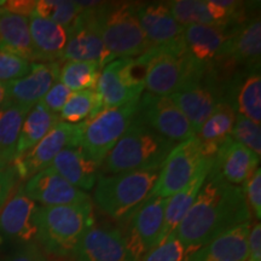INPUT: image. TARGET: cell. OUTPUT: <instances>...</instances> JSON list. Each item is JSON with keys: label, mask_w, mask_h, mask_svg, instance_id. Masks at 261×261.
Here are the masks:
<instances>
[{"label": "cell", "mask_w": 261, "mask_h": 261, "mask_svg": "<svg viewBox=\"0 0 261 261\" xmlns=\"http://www.w3.org/2000/svg\"><path fill=\"white\" fill-rule=\"evenodd\" d=\"M259 163V156L228 137L215 155L212 172L228 184L243 187Z\"/></svg>", "instance_id": "cell-23"}, {"label": "cell", "mask_w": 261, "mask_h": 261, "mask_svg": "<svg viewBox=\"0 0 261 261\" xmlns=\"http://www.w3.org/2000/svg\"><path fill=\"white\" fill-rule=\"evenodd\" d=\"M6 99V84L0 83V107L5 103Z\"/></svg>", "instance_id": "cell-45"}, {"label": "cell", "mask_w": 261, "mask_h": 261, "mask_svg": "<svg viewBox=\"0 0 261 261\" xmlns=\"http://www.w3.org/2000/svg\"><path fill=\"white\" fill-rule=\"evenodd\" d=\"M71 91L65 87L63 84L60 81H56L54 84V86L48 90V92L45 94V97L41 99V103L44 104L45 108H47L51 113L57 114L60 115V113L63 109V107L67 103L68 98L70 97Z\"/></svg>", "instance_id": "cell-40"}, {"label": "cell", "mask_w": 261, "mask_h": 261, "mask_svg": "<svg viewBox=\"0 0 261 261\" xmlns=\"http://www.w3.org/2000/svg\"><path fill=\"white\" fill-rule=\"evenodd\" d=\"M29 29L37 63L61 61L68 41V29L35 14L29 17Z\"/></svg>", "instance_id": "cell-27"}, {"label": "cell", "mask_w": 261, "mask_h": 261, "mask_svg": "<svg viewBox=\"0 0 261 261\" xmlns=\"http://www.w3.org/2000/svg\"><path fill=\"white\" fill-rule=\"evenodd\" d=\"M142 71L144 89L155 96L169 97L180 91L205 69L194 63L185 45L173 47H150L135 58Z\"/></svg>", "instance_id": "cell-4"}, {"label": "cell", "mask_w": 261, "mask_h": 261, "mask_svg": "<svg viewBox=\"0 0 261 261\" xmlns=\"http://www.w3.org/2000/svg\"><path fill=\"white\" fill-rule=\"evenodd\" d=\"M137 116L160 136L177 144L195 137L190 122L171 97L144 92L139 98Z\"/></svg>", "instance_id": "cell-14"}, {"label": "cell", "mask_w": 261, "mask_h": 261, "mask_svg": "<svg viewBox=\"0 0 261 261\" xmlns=\"http://www.w3.org/2000/svg\"><path fill=\"white\" fill-rule=\"evenodd\" d=\"M103 110L102 97L96 89L77 91V92H71L60 113V119L63 122L77 125V123L91 121Z\"/></svg>", "instance_id": "cell-32"}, {"label": "cell", "mask_w": 261, "mask_h": 261, "mask_svg": "<svg viewBox=\"0 0 261 261\" xmlns=\"http://www.w3.org/2000/svg\"><path fill=\"white\" fill-rule=\"evenodd\" d=\"M81 11H83V8H80L76 2L39 0L35 6L34 14L68 29L74 23Z\"/></svg>", "instance_id": "cell-35"}, {"label": "cell", "mask_w": 261, "mask_h": 261, "mask_svg": "<svg viewBox=\"0 0 261 261\" xmlns=\"http://www.w3.org/2000/svg\"><path fill=\"white\" fill-rule=\"evenodd\" d=\"M60 121V115L51 113L41 102L33 106L19 132L15 159L37 145Z\"/></svg>", "instance_id": "cell-30"}, {"label": "cell", "mask_w": 261, "mask_h": 261, "mask_svg": "<svg viewBox=\"0 0 261 261\" xmlns=\"http://www.w3.org/2000/svg\"><path fill=\"white\" fill-rule=\"evenodd\" d=\"M224 100L238 115L261 122L260 68L238 69L224 83Z\"/></svg>", "instance_id": "cell-20"}, {"label": "cell", "mask_w": 261, "mask_h": 261, "mask_svg": "<svg viewBox=\"0 0 261 261\" xmlns=\"http://www.w3.org/2000/svg\"><path fill=\"white\" fill-rule=\"evenodd\" d=\"M32 62L25 58L0 48V83L9 84L29 73Z\"/></svg>", "instance_id": "cell-38"}, {"label": "cell", "mask_w": 261, "mask_h": 261, "mask_svg": "<svg viewBox=\"0 0 261 261\" xmlns=\"http://www.w3.org/2000/svg\"><path fill=\"white\" fill-rule=\"evenodd\" d=\"M261 22L260 15L254 12L242 23L231 29L226 48L218 62H224L237 69L260 68Z\"/></svg>", "instance_id": "cell-19"}, {"label": "cell", "mask_w": 261, "mask_h": 261, "mask_svg": "<svg viewBox=\"0 0 261 261\" xmlns=\"http://www.w3.org/2000/svg\"><path fill=\"white\" fill-rule=\"evenodd\" d=\"M35 6H37L35 0H9L4 3L2 8L15 15L31 17L34 14Z\"/></svg>", "instance_id": "cell-44"}, {"label": "cell", "mask_w": 261, "mask_h": 261, "mask_svg": "<svg viewBox=\"0 0 261 261\" xmlns=\"http://www.w3.org/2000/svg\"><path fill=\"white\" fill-rule=\"evenodd\" d=\"M250 218L243 187L228 184L211 169L173 236L195 250L231 228L249 223Z\"/></svg>", "instance_id": "cell-1"}, {"label": "cell", "mask_w": 261, "mask_h": 261, "mask_svg": "<svg viewBox=\"0 0 261 261\" xmlns=\"http://www.w3.org/2000/svg\"><path fill=\"white\" fill-rule=\"evenodd\" d=\"M169 97L190 122L196 136L215 106L224 100V81L210 67Z\"/></svg>", "instance_id": "cell-10"}, {"label": "cell", "mask_w": 261, "mask_h": 261, "mask_svg": "<svg viewBox=\"0 0 261 261\" xmlns=\"http://www.w3.org/2000/svg\"><path fill=\"white\" fill-rule=\"evenodd\" d=\"M139 3L102 2L98 6L104 46L115 58H137L150 48L137 17Z\"/></svg>", "instance_id": "cell-6"}, {"label": "cell", "mask_w": 261, "mask_h": 261, "mask_svg": "<svg viewBox=\"0 0 261 261\" xmlns=\"http://www.w3.org/2000/svg\"><path fill=\"white\" fill-rule=\"evenodd\" d=\"M100 3L94 8L83 9L74 23L68 28V41L61 60L94 62L102 69L116 60L104 46L98 19V6Z\"/></svg>", "instance_id": "cell-11"}, {"label": "cell", "mask_w": 261, "mask_h": 261, "mask_svg": "<svg viewBox=\"0 0 261 261\" xmlns=\"http://www.w3.org/2000/svg\"><path fill=\"white\" fill-rule=\"evenodd\" d=\"M60 68V62L33 63L27 75L6 84L5 102L31 108L41 102L48 90L58 81Z\"/></svg>", "instance_id": "cell-21"}, {"label": "cell", "mask_w": 261, "mask_h": 261, "mask_svg": "<svg viewBox=\"0 0 261 261\" xmlns=\"http://www.w3.org/2000/svg\"><path fill=\"white\" fill-rule=\"evenodd\" d=\"M167 198L148 197L132 213L120 220L119 230L135 261L158 246L159 237L163 226L165 207Z\"/></svg>", "instance_id": "cell-8"}, {"label": "cell", "mask_w": 261, "mask_h": 261, "mask_svg": "<svg viewBox=\"0 0 261 261\" xmlns=\"http://www.w3.org/2000/svg\"><path fill=\"white\" fill-rule=\"evenodd\" d=\"M190 252L191 249L171 234L167 240L150 249L140 261H185Z\"/></svg>", "instance_id": "cell-37"}, {"label": "cell", "mask_w": 261, "mask_h": 261, "mask_svg": "<svg viewBox=\"0 0 261 261\" xmlns=\"http://www.w3.org/2000/svg\"><path fill=\"white\" fill-rule=\"evenodd\" d=\"M244 196L249 208L250 214L257 221L261 219V171L256 168L255 172L250 175L246 184L243 185Z\"/></svg>", "instance_id": "cell-39"}, {"label": "cell", "mask_w": 261, "mask_h": 261, "mask_svg": "<svg viewBox=\"0 0 261 261\" xmlns=\"http://www.w3.org/2000/svg\"><path fill=\"white\" fill-rule=\"evenodd\" d=\"M100 71V65L94 62L65 61L60 68L58 81L75 92L92 90L96 89Z\"/></svg>", "instance_id": "cell-33"}, {"label": "cell", "mask_w": 261, "mask_h": 261, "mask_svg": "<svg viewBox=\"0 0 261 261\" xmlns=\"http://www.w3.org/2000/svg\"><path fill=\"white\" fill-rule=\"evenodd\" d=\"M231 29L217 25H189L184 29L188 55L198 67L207 69L223 57Z\"/></svg>", "instance_id": "cell-22"}, {"label": "cell", "mask_w": 261, "mask_h": 261, "mask_svg": "<svg viewBox=\"0 0 261 261\" xmlns=\"http://www.w3.org/2000/svg\"><path fill=\"white\" fill-rule=\"evenodd\" d=\"M177 143L166 139L135 116L121 138L100 165V172L117 174L123 172L160 169Z\"/></svg>", "instance_id": "cell-2"}, {"label": "cell", "mask_w": 261, "mask_h": 261, "mask_svg": "<svg viewBox=\"0 0 261 261\" xmlns=\"http://www.w3.org/2000/svg\"><path fill=\"white\" fill-rule=\"evenodd\" d=\"M38 203L19 188L0 208V244H27L37 240Z\"/></svg>", "instance_id": "cell-15"}, {"label": "cell", "mask_w": 261, "mask_h": 261, "mask_svg": "<svg viewBox=\"0 0 261 261\" xmlns=\"http://www.w3.org/2000/svg\"><path fill=\"white\" fill-rule=\"evenodd\" d=\"M94 224L92 201L84 203L39 207L37 241L44 252L73 257L81 237Z\"/></svg>", "instance_id": "cell-3"}, {"label": "cell", "mask_w": 261, "mask_h": 261, "mask_svg": "<svg viewBox=\"0 0 261 261\" xmlns=\"http://www.w3.org/2000/svg\"><path fill=\"white\" fill-rule=\"evenodd\" d=\"M5 261H47L44 250L37 242L21 244Z\"/></svg>", "instance_id": "cell-42"}, {"label": "cell", "mask_w": 261, "mask_h": 261, "mask_svg": "<svg viewBox=\"0 0 261 261\" xmlns=\"http://www.w3.org/2000/svg\"><path fill=\"white\" fill-rule=\"evenodd\" d=\"M73 257L75 261H135L119 228L96 224L81 237Z\"/></svg>", "instance_id": "cell-18"}, {"label": "cell", "mask_w": 261, "mask_h": 261, "mask_svg": "<svg viewBox=\"0 0 261 261\" xmlns=\"http://www.w3.org/2000/svg\"><path fill=\"white\" fill-rule=\"evenodd\" d=\"M160 169L99 175L94 185L93 202L114 220H122L143 202L158 181Z\"/></svg>", "instance_id": "cell-5"}, {"label": "cell", "mask_w": 261, "mask_h": 261, "mask_svg": "<svg viewBox=\"0 0 261 261\" xmlns=\"http://www.w3.org/2000/svg\"><path fill=\"white\" fill-rule=\"evenodd\" d=\"M17 178L12 163L0 162V208L9 198Z\"/></svg>", "instance_id": "cell-41"}, {"label": "cell", "mask_w": 261, "mask_h": 261, "mask_svg": "<svg viewBox=\"0 0 261 261\" xmlns=\"http://www.w3.org/2000/svg\"><path fill=\"white\" fill-rule=\"evenodd\" d=\"M213 163L214 158L205 160L203 166L187 187L182 188L177 194L167 198L165 207V217H163V226L161 233H160L158 244L162 243L163 241H166L171 234H173L175 228L179 226V224L184 219L185 215L188 214L189 210L194 203L196 196L200 192L202 185H203L208 174H210L211 169L213 167Z\"/></svg>", "instance_id": "cell-26"}, {"label": "cell", "mask_w": 261, "mask_h": 261, "mask_svg": "<svg viewBox=\"0 0 261 261\" xmlns=\"http://www.w3.org/2000/svg\"><path fill=\"white\" fill-rule=\"evenodd\" d=\"M237 113L226 100H220L195 137L204 158H215L218 150L231 135Z\"/></svg>", "instance_id": "cell-28"}, {"label": "cell", "mask_w": 261, "mask_h": 261, "mask_svg": "<svg viewBox=\"0 0 261 261\" xmlns=\"http://www.w3.org/2000/svg\"><path fill=\"white\" fill-rule=\"evenodd\" d=\"M137 70L135 58H116L103 67L96 90L102 97L104 110L139 99L144 83Z\"/></svg>", "instance_id": "cell-13"}, {"label": "cell", "mask_w": 261, "mask_h": 261, "mask_svg": "<svg viewBox=\"0 0 261 261\" xmlns=\"http://www.w3.org/2000/svg\"><path fill=\"white\" fill-rule=\"evenodd\" d=\"M0 48L37 63L29 29V17L15 15L0 8Z\"/></svg>", "instance_id": "cell-29"}, {"label": "cell", "mask_w": 261, "mask_h": 261, "mask_svg": "<svg viewBox=\"0 0 261 261\" xmlns=\"http://www.w3.org/2000/svg\"><path fill=\"white\" fill-rule=\"evenodd\" d=\"M207 159L196 137L178 143L160 168V174L149 197L168 198L180 191L197 174Z\"/></svg>", "instance_id": "cell-9"}, {"label": "cell", "mask_w": 261, "mask_h": 261, "mask_svg": "<svg viewBox=\"0 0 261 261\" xmlns=\"http://www.w3.org/2000/svg\"><path fill=\"white\" fill-rule=\"evenodd\" d=\"M139 99L114 109L103 110L86 122L81 133L79 148L99 165L112 151L138 112Z\"/></svg>", "instance_id": "cell-7"}, {"label": "cell", "mask_w": 261, "mask_h": 261, "mask_svg": "<svg viewBox=\"0 0 261 261\" xmlns=\"http://www.w3.org/2000/svg\"><path fill=\"white\" fill-rule=\"evenodd\" d=\"M231 138L234 142L240 143L254 154L260 158L261 155V128L260 123H256L252 120L247 119L242 115L236 116L232 130H231Z\"/></svg>", "instance_id": "cell-36"}, {"label": "cell", "mask_w": 261, "mask_h": 261, "mask_svg": "<svg viewBox=\"0 0 261 261\" xmlns=\"http://www.w3.org/2000/svg\"><path fill=\"white\" fill-rule=\"evenodd\" d=\"M48 167L81 191L92 190L100 175V165L80 148H67L58 154Z\"/></svg>", "instance_id": "cell-25"}, {"label": "cell", "mask_w": 261, "mask_h": 261, "mask_svg": "<svg viewBox=\"0 0 261 261\" xmlns=\"http://www.w3.org/2000/svg\"><path fill=\"white\" fill-rule=\"evenodd\" d=\"M31 107L4 103L0 107V162L12 163L19 132Z\"/></svg>", "instance_id": "cell-31"}, {"label": "cell", "mask_w": 261, "mask_h": 261, "mask_svg": "<svg viewBox=\"0 0 261 261\" xmlns=\"http://www.w3.org/2000/svg\"><path fill=\"white\" fill-rule=\"evenodd\" d=\"M137 17L150 47H173L185 45V28L173 17L167 3H139Z\"/></svg>", "instance_id": "cell-16"}, {"label": "cell", "mask_w": 261, "mask_h": 261, "mask_svg": "<svg viewBox=\"0 0 261 261\" xmlns=\"http://www.w3.org/2000/svg\"><path fill=\"white\" fill-rule=\"evenodd\" d=\"M173 17L182 27L189 25H217L207 0H173L167 2Z\"/></svg>", "instance_id": "cell-34"}, {"label": "cell", "mask_w": 261, "mask_h": 261, "mask_svg": "<svg viewBox=\"0 0 261 261\" xmlns=\"http://www.w3.org/2000/svg\"><path fill=\"white\" fill-rule=\"evenodd\" d=\"M22 188L24 194L35 203H40L41 207H57L91 201L86 192L73 187L50 167L27 179Z\"/></svg>", "instance_id": "cell-17"}, {"label": "cell", "mask_w": 261, "mask_h": 261, "mask_svg": "<svg viewBox=\"0 0 261 261\" xmlns=\"http://www.w3.org/2000/svg\"><path fill=\"white\" fill-rule=\"evenodd\" d=\"M86 122L67 123L60 121L37 145L12 161L19 179H29L38 172L47 168L62 150L79 148L81 133Z\"/></svg>", "instance_id": "cell-12"}, {"label": "cell", "mask_w": 261, "mask_h": 261, "mask_svg": "<svg viewBox=\"0 0 261 261\" xmlns=\"http://www.w3.org/2000/svg\"><path fill=\"white\" fill-rule=\"evenodd\" d=\"M250 221L238 225L189 253L185 261H247Z\"/></svg>", "instance_id": "cell-24"}, {"label": "cell", "mask_w": 261, "mask_h": 261, "mask_svg": "<svg viewBox=\"0 0 261 261\" xmlns=\"http://www.w3.org/2000/svg\"><path fill=\"white\" fill-rule=\"evenodd\" d=\"M261 261V225L260 221H255L250 225L248 234V260Z\"/></svg>", "instance_id": "cell-43"}, {"label": "cell", "mask_w": 261, "mask_h": 261, "mask_svg": "<svg viewBox=\"0 0 261 261\" xmlns=\"http://www.w3.org/2000/svg\"><path fill=\"white\" fill-rule=\"evenodd\" d=\"M4 3H5V2H4V0H0V8H2V6H3V5H4Z\"/></svg>", "instance_id": "cell-46"}]
</instances>
